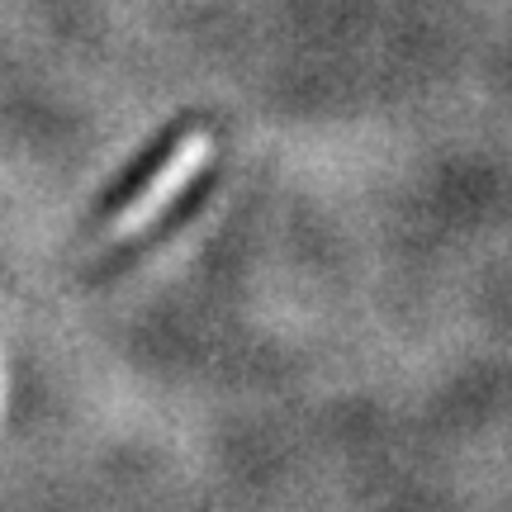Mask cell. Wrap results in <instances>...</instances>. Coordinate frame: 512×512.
I'll return each mask as SVG.
<instances>
[{
    "instance_id": "6da1fadb",
    "label": "cell",
    "mask_w": 512,
    "mask_h": 512,
    "mask_svg": "<svg viewBox=\"0 0 512 512\" xmlns=\"http://www.w3.org/2000/svg\"><path fill=\"white\" fill-rule=\"evenodd\" d=\"M209 157H214V138H209V133H190V138L162 162V171L152 176V185L114 219V228H110L114 238H133V233H143L152 219H162V209H171V200L209 166Z\"/></svg>"
}]
</instances>
